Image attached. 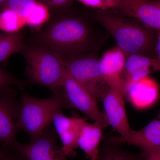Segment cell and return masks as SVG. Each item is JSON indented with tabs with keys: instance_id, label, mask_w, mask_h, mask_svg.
I'll list each match as a JSON object with an SVG mask.
<instances>
[{
	"instance_id": "cell-13",
	"label": "cell",
	"mask_w": 160,
	"mask_h": 160,
	"mask_svg": "<svg viewBox=\"0 0 160 160\" xmlns=\"http://www.w3.org/2000/svg\"><path fill=\"white\" fill-rule=\"evenodd\" d=\"M126 57L127 55L116 46L104 52L100 60L103 76L109 87L122 89L125 94L122 75Z\"/></svg>"
},
{
	"instance_id": "cell-25",
	"label": "cell",
	"mask_w": 160,
	"mask_h": 160,
	"mask_svg": "<svg viewBox=\"0 0 160 160\" xmlns=\"http://www.w3.org/2000/svg\"><path fill=\"white\" fill-rule=\"evenodd\" d=\"M156 56L160 60V31H158L157 41L156 46Z\"/></svg>"
},
{
	"instance_id": "cell-28",
	"label": "cell",
	"mask_w": 160,
	"mask_h": 160,
	"mask_svg": "<svg viewBox=\"0 0 160 160\" xmlns=\"http://www.w3.org/2000/svg\"><path fill=\"white\" fill-rule=\"evenodd\" d=\"M158 6L160 9V0H155Z\"/></svg>"
},
{
	"instance_id": "cell-5",
	"label": "cell",
	"mask_w": 160,
	"mask_h": 160,
	"mask_svg": "<svg viewBox=\"0 0 160 160\" xmlns=\"http://www.w3.org/2000/svg\"><path fill=\"white\" fill-rule=\"evenodd\" d=\"M66 71L97 101H101L109 88L103 76L100 60L81 55L65 61Z\"/></svg>"
},
{
	"instance_id": "cell-21",
	"label": "cell",
	"mask_w": 160,
	"mask_h": 160,
	"mask_svg": "<svg viewBox=\"0 0 160 160\" xmlns=\"http://www.w3.org/2000/svg\"><path fill=\"white\" fill-rule=\"evenodd\" d=\"M11 86H15L21 90L25 88V83L14 76L0 68V93L11 89Z\"/></svg>"
},
{
	"instance_id": "cell-18",
	"label": "cell",
	"mask_w": 160,
	"mask_h": 160,
	"mask_svg": "<svg viewBox=\"0 0 160 160\" xmlns=\"http://www.w3.org/2000/svg\"><path fill=\"white\" fill-rule=\"evenodd\" d=\"M26 25V21L14 12L8 9L0 12V30L6 33L19 32Z\"/></svg>"
},
{
	"instance_id": "cell-10",
	"label": "cell",
	"mask_w": 160,
	"mask_h": 160,
	"mask_svg": "<svg viewBox=\"0 0 160 160\" xmlns=\"http://www.w3.org/2000/svg\"><path fill=\"white\" fill-rule=\"evenodd\" d=\"M15 92L9 89L0 93V144L10 148L16 142V118L19 103Z\"/></svg>"
},
{
	"instance_id": "cell-4",
	"label": "cell",
	"mask_w": 160,
	"mask_h": 160,
	"mask_svg": "<svg viewBox=\"0 0 160 160\" xmlns=\"http://www.w3.org/2000/svg\"><path fill=\"white\" fill-rule=\"evenodd\" d=\"M63 108H68L62 89L50 97L38 99L23 96L19 103L16 118L18 131L27 132L33 139L41 134L52 122L54 114Z\"/></svg>"
},
{
	"instance_id": "cell-20",
	"label": "cell",
	"mask_w": 160,
	"mask_h": 160,
	"mask_svg": "<svg viewBox=\"0 0 160 160\" xmlns=\"http://www.w3.org/2000/svg\"><path fill=\"white\" fill-rule=\"evenodd\" d=\"M37 1V0H9L2 10L9 9L25 19Z\"/></svg>"
},
{
	"instance_id": "cell-16",
	"label": "cell",
	"mask_w": 160,
	"mask_h": 160,
	"mask_svg": "<svg viewBox=\"0 0 160 160\" xmlns=\"http://www.w3.org/2000/svg\"><path fill=\"white\" fill-rule=\"evenodd\" d=\"M141 70H148L152 72H160V60L141 54L128 55L126 57L122 80L123 78L132 72Z\"/></svg>"
},
{
	"instance_id": "cell-12",
	"label": "cell",
	"mask_w": 160,
	"mask_h": 160,
	"mask_svg": "<svg viewBox=\"0 0 160 160\" xmlns=\"http://www.w3.org/2000/svg\"><path fill=\"white\" fill-rule=\"evenodd\" d=\"M117 9L147 28L160 31V9L155 0H122Z\"/></svg>"
},
{
	"instance_id": "cell-24",
	"label": "cell",
	"mask_w": 160,
	"mask_h": 160,
	"mask_svg": "<svg viewBox=\"0 0 160 160\" xmlns=\"http://www.w3.org/2000/svg\"><path fill=\"white\" fill-rule=\"evenodd\" d=\"M0 160H24L11 149L0 146Z\"/></svg>"
},
{
	"instance_id": "cell-11",
	"label": "cell",
	"mask_w": 160,
	"mask_h": 160,
	"mask_svg": "<svg viewBox=\"0 0 160 160\" xmlns=\"http://www.w3.org/2000/svg\"><path fill=\"white\" fill-rule=\"evenodd\" d=\"M86 121L75 112L71 117H66L61 110L53 116L52 122L62 144L61 148L66 156H75L80 130Z\"/></svg>"
},
{
	"instance_id": "cell-6",
	"label": "cell",
	"mask_w": 160,
	"mask_h": 160,
	"mask_svg": "<svg viewBox=\"0 0 160 160\" xmlns=\"http://www.w3.org/2000/svg\"><path fill=\"white\" fill-rule=\"evenodd\" d=\"M48 127L28 144L16 141L9 149L23 160H68L62 148L58 146L54 132Z\"/></svg>"
},
{
	"instance_id": "cell-1",
	"label": "cell",
	"mask_w": 160,
	"mask_h": 160,
	"mask_svg": "<svg viewBox=\"0 0 160 160\" xmlns=\"http://www.w3.org/2000/svg\"><path fill=\"white\" fill-rule=\"evenodd\" d=\"M34 40L36 44L49 48L65 61L82 55L94 45L91 26L74 16H59L49 20Z\"/></svg>"
},
{
	"instance_id": "cell-14",
	"label": "cell",
	"mask_w": 160,
	"mask_h": 160,
	"mask_svg": "<svg viewBox=\"0 0 160 160\" xmlns=\"http://www.w3.org/2000/svg\"><path fill=\"white\" fill-rule=\"evenodd\" d=\"M106 127L100 122L90 124L86 121L82 126L78 139V147L84 152L89 159L98 160L103 138V130Z\"/></svg>"
},
{
	"instance_id": "cell-2",
	"label": "cell",
	"mask_w": 160,
	"mask_h": 160,
	"mask_svg": "<svg viewBox=\"0 0 160 160\" xmlns=\"http://www.w3.org/2000/svg\"><path fill=\"white\" fill-rule=\"evenodd\" d=\"M97 21L111 34L117 46L127 55L141 54L155 58L158 32L117 15L100 11L95 15Z\"/></svg>"
},
{
	"instance_id": "cell-27",
	"label": "cell",
	"mask_w": 160,
	"mask_h": 160,
	"mask_svg": "<svg viewBox=\"0 0 160 160\" xmlns=\"http://www.w3.org/2000/svg\"><path fill=\"white\" fill-rule=\"evenodd\" d=\"M9 0H0V12Z\"/></svg>"
},
{
	"instance_id": "cell-23",
	"label": "cell",
	"mask_w": 160,
	"mask_h": 160,
	"mask_svg": "<svg viewBox=\"0 0 160 160\" xmlns=\"http://www.w3.org/2000/svg\"><path fill=\"white\" fill-rule=\"evenodd\" d=\"M49 9H57L69 5L73 0H40Z\"/></svg>"
},
{
	"instance_id": "cell-19",
	"label": "cell",
	"mask_w": 160,
	"mask_h": 160,
	"mask_svg": "<svg viewBox=\"0 0 160 160\" xmlns=\"http://www.w3.org/2000/svg\"><path fill=\"white\" fill-rule=\"evenodd\" d=\"M49 18L48 7L42 2L37 1L25 19L26 25L38 29L49 21Z\"/></svg>"
},
{
	"instance_id": "cell-9",
	"label": "cell",
	"mask_w": 160,
	"mask_h": 160,
	"mask_svg": "<svg viewBox=\"0 0 160 160\" xmlns=\"http://www.w3.org/2000/svg\"><path fill=\"white\" fill-rule=\"evenodd\" d=\"M109 138L120 145L127 144L138 147L144 158L160 152V112L157 117L142 129L132 130L125 136L111 137Z\"/></svg>"
},
{
	"instance_id": "cell-26",
	"label": "cell",
	"mask_w": 160,
	"mask_h": 160,
	"mask_svg": "<svg viewBox=\"0 0 160 160\" xmlns=\"http://www.w3.org/2000/svg\"><path fill=\"white\" fill-rule=\"evenodd\" d=\"M144 158L145 160H160V152L152 153Z\"/></svg>"
},
{
	"instance_id": "cell-15",
	"label": "cell",
	"mask_w": 160,
	"mask_h": 160,
	"mask_svg": "<svg viewBox=\"0 0 160 160\" xmlns=\"http://www.w3.org/2000/svg\"><path fill=\"white\" fill-rule=\"evenodd\" d=\"M119 145L109 137L103 138L97 160H145L142 153L128 152L121 149Z\"/></svg>"
},
{
	"instance_id": "cell-3",
	"label": "cell",
	"mask_w": 160,
	"mask_h": 160,
	"mask_svg": "<svg viewBox=\"0 0 160 160\" xmlns=\"http://www.w3.org/2000/svg\"><path fill=\"white\" fill-rule=\"evenodd\" d=\"M22 53L26 62L25 74L30 82L47 87L52 93L62 89L66 70L65 60L59 55L38 44L24 46Z\"/></svg>"
},
{
	"instance_id": "cell-8",
	"label": "cell",
	"mask_w": 160,
	"mask_h": 160,
	"mask_svg": "<svg viewBox=\"0 0 160 160\" xmlns=\"http://www.w3.org/2000/svg\"><path fill=\"white\" fill-rule=\"evenodd\" d=\"M125 96L122 89L109 87L101 100L108 124L117 132L120 136H125L132 130L125 109Z\"/></svg>"
},
{
	"instance_id": "cell-22",
	"label": "cell",
	"mask_w": 160,
	"mask_h": 160,
	"mask_svg": "<svg viewBox=\"0 0 160 160\" xmlns=\"http://www.w3.org/2000/svg\"><path fill=\"white\" fill-rule=\"evenodd\" d=\"M85 6L107 11L112 9H117L122 0H78Z\"/></svg>"
},
{
	"instance_id": "cell-17",
	"label": "cell",
	"mask_w": 160,
	"mask_h": 160,
	"mask_svg": "<svg viewBox=\"0 0 160 160\" xmlns=\"http://www.w3.org/2000/svg\"><path fill=\"white\" fill-rule=\"evenodd\" d=\"M24 46V36L21 31L0 33V62H6L12 55L22 52Z\"/></svg>"
},
{
	"instance_id": "cell-7",
	"label": "cell",
	"mask_w": 160,
	"mask_h": 160,
	"mask_svg": "<svg viewBox=\"0 0 160 160\" xmlns=\"http://www.w3.org/2000/svg\"><path fill=\"white\" fill-rule=\"evenodd\" d=\"M62 89L68 108L78 109L93 122H100L109 126L104 112L99 109L97 101L67 71Z\"/></svg>"
}]
</instances>
